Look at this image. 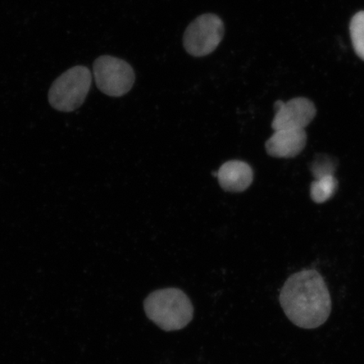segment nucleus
<instances>
[{
    "label": "nucleus",
    "instance_id": "1a4fd4ad",
    "mask_svg": "<svg viewBox=\"0 0 364 364\" xmlns=\"http://www.w3.org/2000/svg\"><path fill=\"white\" fill-rule=\"evenodd\" d=\"M338 181L334 176H326L316 179L311 186V197L314 202L323 203L328 201L338 189Z\"/></svg>",
    "mask_w": 364,
    "mask_h": 364
},
{
    "label": "nucleus",
    "instance_id": "f03ea898",
    "mask_svg": "<svg viewBox=\"0 0 364 364\" xmlns=\"http://www.w3.org/2000/svg\"><path fill=\"white\" fill-rule=\"evenodd\" d=\"M148 317L165 331L184 328L193 317V307L188 296L177 289L156 291L144 301Z\"/></svg>",
    "mask_w": 364,
    "mask_h": 364
},
{
    "label": "nucleus",
    "instance_id": "9d476101",
    "mask_svg": "<svg viewBox=\"0 0 364 364\" xmlns=\"http://www.w3.org/2000/svg\"><path fill=\"white\" fill-rule=\"evenodd\" d=\"M350 33L355 52L364 60V11L358 12L353 17Z\"/></svg>",
    "mask_w": 364,
    "mask_h": 364
},
{
    "label": "nucleus",
    "instance_id": "6e6552de",
    "mask_svg": "<svg viewBox=\"0 0 364 364\" xmlns=\"http://www.w3.org/2000/svg\"><path fill=\"white\" fill-rule=\"evenodd\" d=\"M217 177L221 188L227 192L241 193L252 185L254 173L247 163L231 161L220 168Z\"/></svg>",
    "mask_w": 364,
    "mask_h": 364
},
{
    "label": "nucleus",
    "instance_id": "423d86ee",
    "mask_svg": "<svg viewBox=\"0 0 364 364\" xmlns=\"http://www.w3.org/2000/svg\"><path fill=\"white\" fill-rule=\"evenodd\" d=\"M275 117L272 129H304L316 115V108L311 100L298 97L288 102H275Z\"/></svg>",
    "mask_w": 364,
    "mask_h": 364
},
{
    "label": "nucleus",
    "instance_id": "20e7f679",
    "mask_svg": "<svg viewBox=\"0 0 364 364\" xmlns=\"http://www.w3.org/2000/svg\"><path fill=\"white\" fill-rule=\"evenodd\" d=\"M93 71L98 89L109 97H122L134 85V68L124 59L109 55L99 57L94 63Z\"/></svg>",
    "mask_w": 364,
    "mask_h": 364
},
{
    "label": "nucleus",
    "instance_id": "f257e3e1",
    "mask_svg": "<svg viewBox=\"0 0 364 364\" xmlns=\"http://www.w3.org/2000/svg\"><path fill=\"white\" fill-rule=\"evenodd\" d=\"M279 299L287 317L304 329H315L324 324L331 311L328 288L316 270H303L290 276Z\"/></svg>",
    "mask_w": 364,
    "mask_h": 364
},
{
    "label": "nucleus",
    "instance_id": "7ed1b4c3",
    "mask_svg": "<svg viewBox=\"0 0 364 364\" xmlns=\"http://www.w3.org/2000/svg\"><path fill=\"white\" fill-rule=\"evenodd\" d=\"M92 75L85 66H75L63 73L53 82L48 101L55 110L71 112L83 105L87 97Z\"/></svg>",
    "mask_w": 364,
    "mask_h": 364
},
{
    "label": "nucleus",
    "instance_id": "39448f33",
    "mask_svg": "<svg viewBox=\"0 0 364 364\" xmlns=\"http://www.w3.org/2000/svg\"><path fill=\"white\" fill-rule=\"evenodd\" d=\"M225 34L224 22L215 14H204L186 28L183 45L190 55L201 58L215 52Z\"/></svg>",
    "mask_w": 364,
    "mask_h": 364
},
{
    "label": "nucleus",
    "instance_id": "9b49d317",
    "mask_svg": "<svg viewBox=\"0 0 364 364\" xmlns=\"http://www.w3.org/2000/svg\"><path fill=\"white\" fill-rule=\"evenodd\" d=\"M335 169L336 164L331 161L330 157L327 156L318 157L311 166V171L316 179L326 176H333Z\"/></svg>",
    "mask_w": 364,
    "mask_h": 364
},
{
    "label": "nucleus",
    "instance_id": "0eeeda50",
    "mask_svg": "<svg viewBox=\"0 0 364 364\" xmlns=\"http://www.w3.org/2000/svg\"><path fill=\"white\" fill-rule=\"evenodd\" d=\"M307 143V134L304 129H281L274 131L267 141L266 150L272 157L294 158L303 151Z\"/></svg>",
    "mask_w": 364,
    "mask_h": 364
}]
</instances>
